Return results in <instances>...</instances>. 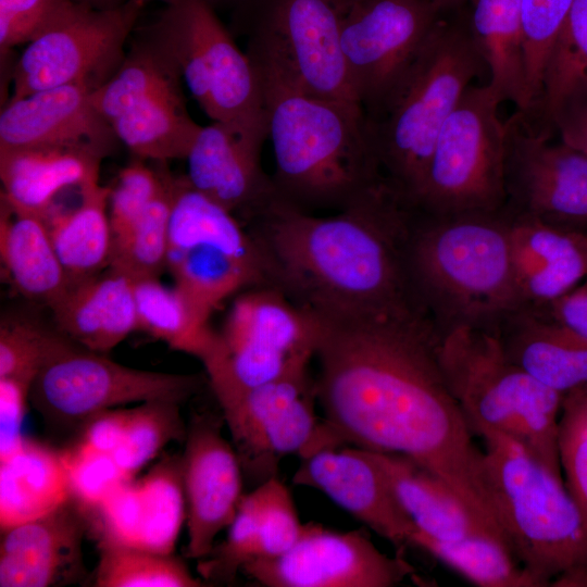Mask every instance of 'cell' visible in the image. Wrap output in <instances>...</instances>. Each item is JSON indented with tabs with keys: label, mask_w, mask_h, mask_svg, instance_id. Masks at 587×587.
<instances>
[{
	"label": "cell",
	"mask_w": 587,
	"mask_h": 587,
	"mask_svg": "<svg viewBox=\"0 0 587 587\" xmlns=\"http://www.w3.org/2000/svg\"><path fill=\"white\" fill-rule=\"evenodd\" d=\"M320 322L315 385L324 419L316 449L351 446L404 455L504 535L486 484L484 451L440 366L436 326L399 316Z\"/></svg>",
	"instance_id": "6da1fadb"
},
{
	"label": "cell",
	"mask_w": 587,
	"mask_h": 587,
	"mask_svg": "<svg viewBox=\"0 0 587 587\" xmlns=\"http://www.w3.org/2000/svg\"><path fill=\"white\" fill-rule=\"evenodd\" d=\"M419 209L387 178L337 214L317 216L277 195L249 217L267 286L326 323L425 317L410 275Z\"/></svg>",
	"instance_id": "7a4b0ae2"
},
{
	"label": "cell",
	"mask_w": 587,
	"mask_h": 587,
	"mask_svg": "<svg viewBox=\"0 0 587 587\" xmlns=\"http://www.w3.org/2000/svg\"><path fill=\"white\" fill-rule=\"evenodd\" d=\"M510 226L503 210L455 215L420 211L409 250L411 282L440 334L458 326L500 329L523 310Z\"/></svg>",
	"instance_id": "3957f363"
},
{
	"label": "cell",
	"mask_w": 587,
	"mask_h": 587,
	"mask_svg": "<svg viewBox=\"0 0 587 587\" xmlns=\"http://www.w3.org/2000/svg\"><path fill=\"white\" fill-rule=\"evenodd\" d=\"M261 83L279 198L307 211H339L386 179L360 104Z\"/></svg>",
	"instance_id": "277c9868"
},
{
	"label": "cell",
	"mask_w": 587,
	"mask_h": 587,
	"mask_svg": "<svg viewBox=\"0 0 587 587\" xmlns=\"http://www.w3.org/2000/svg\"><path fill=\"white\" fill-rule=\"evenodd\" d=\"M479 437L488 492L513 555L539 587H587V516L563 479L515 440Z\"/></svg>",
	"instance_id": "5b68a950"
},
{
	"label": "cell",
	"mask_w": 587,
	"mask_h": 587,
	"mask_svg": "<svg viewBox=\"0 0 587 587\" xmlns=\"http://www.w3.org/2000/svg\"><path fill=\"white\" fill-rule=\"evenodd\" d=\"M484 75L465 5L440 17L384 112L366 121L384 175L413 204L445 121Z\"/></svg>",
	"instance_id": "8992f818"
},
{
	"label": "cell",
	"mask_w": 587,
	"mask_h": 587,
	"mask_svg": "<svg viewBox=\"0 0 587 587\" xmlns=\"http://www.w3.org/2000/svg\"><path fill=\"white\" fill-rule=\"evenodd\" d=\"M438 358L474 435L502 434L563 478L558 425L564 396L508 357L499 329L454 327L441 334Z\"/></svg>",
	"instance_id": "52a82bcc"
},
{
	"label": "cell",
	"mask_w": 587,
	"mask_h": 587,
	"mask_svg": "<svg viewBox=\"0 0 587 587\" xmlns=\"http://www.w3.org/2000/svg\"><path fill=\"white\" fill-rule=\"evenodd\" d=\"M235 15L261 79L360 104L340 46L339 0H246Z\"/></svg>",
	"instance_id": "ba28073f"
},
{
	"label": "cell",
	"mask_w": 587,
	"mask_h": 587,
	"mask_svg": "<svg viewBox=\"0 0 587 587\" xmlns=\"http://www.w3.org/2000/svg\"><path fill=\"white\" fill-rule=\"evenodd\" d=\"M145 32L176 63L190 93L212 121L265 141L267 118L259 74L209 3L179 0L166 5Z\"/></svg>",
	"instance_id": "9c48e42d"
},
{
	"label": "cell",
	"mask_w": 587,
	"mask_h": 587,
	"mask_svg": "<svg viewBox=\"0 0 587 587\" xmlns=\"http://www.w3.org/2000/svg\"><path fill=\"white\" fill-rule=\"evenodd\" d=\"M488 83L472 84L445 121L414 205L429 215L498 212L505 205L504 122Z\"/></svg>",
	"instance_id": "30bf717a"
},
{
	"label": "cell",
	"mask_w": 587,
	"mask_h": 587,
	"mask_svg": "<svg viewBox=\"0 0 587 587\" xmlns=\"http://www.w3.org/2000/svg\"><path fill=\"white\" fill-rule=\"evenodd\" d=\"M321 322L272 286L233 302L218 332L220 350L205 365L217 401L261 384L309 372Z\"/></svg>",
	"instance_id": "8fae6325"
},
{
	"label": "cell",
	"mask_w": 587,
	"mask_h": 587,
	"mask_svg": "<svg viewBox=\"0 0 587 587\" xmlns=\"http://www.w3.org/2000/svg\"><path fill=\"white\" fill-rule=\"evenodd\" d=\"M203 378L125 366L62 334L36 375L29 401L47 423L76 427L104 410L155 400L183 403Z\"/></svg>",
	"instance_id": "7c38bea8"
},
{
	"label": "cell",
	"mask_w": 587,
	"mask_h": 587,
	"mask_svg": "<svg viewBox=\"0 0 587 587\" xmlns=\"http://www.w3.org/2000/svg\"><path fill=\"white\" fill-rule=\"evenodd\" d=\"M444 14L429 0H339L341 51L366 121L384 112Z\"/></svg>",
	"instance_id": "4fadbf2b"
},
{
	"label": "cell",
	"mask_w": 587,
	"mask_h": 587,
	"mask_svg": "<svg viewBox=\"0 0 587 587\" xmlns=\"http://www.w3.org/2000/svg\"><path fill=\"white\" fill-rule=\"evenodd\" d=\"M143 5L126 0L100 10L75 1L27 43L13 67L11 98L71 84L101 86L122 63Z\"/></svg>",
	"instance_id": "5bb4252c"
},
{
	"label": "cell",
	"mask_w": 587,
	"mask_h": 587,
	"mask_svg": "<svg viewBox=\"0 0 587 587\" xmlns=\"http://www.w3.org/2000/svg\"><path fill=\"white\" fill-rule=\"evenodd\" d=\"M534 130L520 111L504 122V212L587 234V154Z\"/></svg>",
	"instance_id": "9a60e30c"
},
{
	"label": "cell",
	"mask_w": 587,
	"mask_h": 587,
	"mask_svg": "<svg viewBox=\"0 0 587 587\" xmlns=\"http://www.w3.org/2000/svg\"><path fill=\"white\" fill-rule=\"evenodd\" d=\"M242 573L267 587H391L415 572L402 557L382 552L360 529L332 530L307 523L297 542Z\"/></svg>",
	"instance_id": "2e32d148"
},
{
	"label": "cell",
	"mask_w": 587,
	"mask_h": 587,
	"mask_svg": "<svg viewBox=\"0 0 587 587\" xmlns=\"http://www.w3.org/2000/svg\"><path fill=\"white\" fill-rule=\"evenodd\" d=\"M315 387L305 372L217 401L247 476L259 484L277 476L279 461L305 440L310 429L308 398Z\"/></svg>",
	"instance_id": "e0dca14e"
},
{
	"label": "cell",
	"mask_w": 587,
	"mask_h": 587,
	"mask_svg": "<svg viewBox=\"0 0 587 587\" xmlns=\"http://www.w3.org/2000/svg\"><path fill=\"white\" fill-rule=\"evenodd\" d=\"M223 415L192 416L182 455L186 501L187 557L202 560L217 535L232 523L242 494V467L222 432Z\"/></svg>",
	"instance_id": "ac0fdd59"
},
{
	"label": "cell",
	"mask_w": 587,
	"mask_h": 587,
	"mask_svg": "<svg viewBox=\"0 0 587 587\" xmlns=\"http://www.w3.org/2000/svg\"><path fill=\"white\" fill-rule=\"evenodd\" d=\"M292 482L322 491L397 548L410 546L416 526L370 450L345 446L315 451L301 458Z\"/></svg>",
	"instance_id": "d6986e66"
},
{
	"label": "cell",
	"mask_w": 587,
	"mask_h": 587,
	"mask_svg": "<svg viewBox=\"0 0 587 587\" xmlns=\"http://www.w3.org/2000/svg\"><path fill=\"white\" fill-rule=\"evenodd\" d=\"M92 90L71 84L11 98L0 113V149L80 147L108 155L120 141Z\"/></svg>",
	"instance_id": "ffe728a7"
},
{
	"label": "cell",
	"mask_w": 587,
	"mask_h": 587,
	"mask_svg": "<svg viewBox=\"0 0 587 587\" xmlns=\"http://www.w3.org/2000/svg\"><path fill=\"white\" fill-rule=\"evenodd\" d=\"M85 516L70 500L59 509L1 532L0 586L50 587L86 575Z\"/></svg>",
	"instance_id": "44dd1931"
},
{
	"label": "cell",
	"mask_w": 587,
	"mask_h": 587,
	"mask_svg": "<svg viewBox=\"0 0 587 587\" xmlns=\"http://www.w3.org/2000/svg\"><path fill=\"white\" fill-rule=\"evenodd\" d=\"M263 143L227 123L201 126L185 158L189 185L230 212L249 216L276 195L261 166Z\"/></svg>",
	"instance_id": "7402d4cb"
},
{
	"label": "cell",
	"mask_w": 587,
	"mask_h": 587,
	"mask_svg": "<svg viewBox=\"0 0 587 587\" xmlns=\"http://www.w3.org/2000/svg\"><path fill=\"white\" fill-rule=\"evenodd\" d=\"M509 217L512 262L523 310L548 305L587 276V234L534 218Z\"/></svg>",
	"instance_id": "603a6c76"
},
{
	"label": "cell",
	"mask_w": 587,
	"mask_h": 587,
	"mask_svg": "<svg viewBox=\"0 0 587 587\" xmlns=\"http://www.w3.org/2000/svg\"><path fill=\"white\" fill-rule=\"evenodd\" d=\"M50 309L60 333L100 353L138 330L134 279L112 266L71 285Z\"/></svg>",
	"instance_id": "cb8c5ba5"
},
{
	"label": "cell",
	"mask_w": 587,
	"mask_h": 587,
	"mask_svg": "<svg viewBox=\"0 0 587 587\" xmlns=\"http://www.w3.org/2000/svg\"><path fill=\"white\" fill-rule=\"evenodd\" d=\"M103 158L80 147L0 149L1 200L43 217L62 191L99 179Z\"/></svg>",
	"instance_id": "d4e9b609"
},
{
	"label": "cell",
	"mask_w": 587,
	"mask_h": 587,
	"mask_svg": "<svg viewBox=\"0 0 587 587\" xmlns=\"http://www.w3.org/2000/svg\"><path fill=\"white\" fill-rule=\"evenodd\" d=\"M371 452L417 530L439 540L490 537L511 550L504 536L476 515L436 474L404 455Z\"/></svg>",
	"instance_id": "484cf974"
},
{
	"label": "cell",
	"mask_w": 587,
	"mask_h": 587,
	"mask_svg": "<svg viewBox=\"0 0 587 587\" xmlns=\"http://www.w3.org/2000/svg\"><path fill=\"white\" fill-rule=\"evenodd\" d=\"M499 332L508 357L544 385L563 396L587 387V338L528 310Z\"/></svg>",
	"instance_id": "4316f807"
},
{
	"label": "cell",
	"mask_w": 587,
	"mask_h": 587,
	"mask_svg": "<svg viewBox=\"0 0 587 587\" xmlns=\"http://www.w3.org/2000/svg\"><path fill=\"white\" fill-rule=\"evenodd\" d=\"M0 258L11 285L51 308L71 286L43 217L1 200Z\"/></svg>",
	"instance_id": "83f0119b"
},
{
	"label": "cell",
	"mask_w": 587,
	"mask_h": 587,
	"mask_svg": "<svg viewBox=\"0 0 587 587\" xmlns=\"http://www.w3.org/2000/svg\"><path fill=\"white\" fill-rule=\"evenodd\" d=\"M71 500L61 450L25 437L0 461L1 532L41 517Z\"/></svg>",
	"instance_id": "f1b7e54d"
},
{
	"label": "cell",
	"mask_w": 587,
	"mask_h": 587,
	"mask_svg": "<svg viewBox=\"0 0 587 587\" xmlns=\"http://www.w3.org/2000/svg\"><path fill=\"white\" fill-rule=\"evenodd\" d=\"M474 42L488 70V85L500 103L529 107L521 22V0H470Z\"/></svg>",
	"instance_id": "f546056e"
},
{
	"label": "cell",
	"mask_w": 587,
	"mask_h": 587,
	"mask_svg": "<svg viewBox=\"0 0 587 587\" xmlns=\"http://www.w3.org/2000/svg\"><path fill=\"white\" fill-rule=\"evenodd\" d=\"M110 190L99 179L89 182L79 189L78 205L64 211L52 208L43 216L71 285L110 266L113 251Z\"/></svg>",
	"instance_id": "4dcf8cb0"
},
{
	"label": "cell",
	"mask_w": 587,
	"mask_h": 587,
	"mask_svg": "<svg viewBox=\"0 0 587 587\" xmlns=\"http://www.w3.org/2000/svg\"><path fill=\"white\" fill-rule=\"evenodd\" d=\"M130 547L172 554L186 520L182 457H167L126 489Z\"/></svg>",
	"instance_id": "1f68e13d"
},
{
	"label": "cell",
	"mask_w": 587,
	"mask_h": 587,
	"mask_svg": "<svg viewBox=\"0 0 587 587\" xmlns=\"http://www.w3.org/2000/svg\"><path fill=\"white\" fill-rule=\"evenodd\" d=\"M138 330L162 340L171 349L199 359L203 365L218 352L220 337L205 315L177 286L159 277L134 279Z\"/></svg>",
	"instance_id": "d6a6232c"
},
{
	"label": "cell",
	"mask_w": 587,
	"mask_h": 587,
	"mask_svg": "<svg viewBox=\"0 0 587 587\" xmlns=\"http://www.w3.org/2000/svg\"><path fill=\"white\" fill-rule=\"evenodd\" d=\"M193 247H212L260 268L266 277L262 252L251 233L234 213L177 177L170 220L168 253ZM267 282V278H266Z\"/></svg>",
	"instance_id": "836d02e7"
},
{
	"label": "cell",
	"mask_w": 587,
	"mask_h": 587,
	"mask_svg": "<svg viewBox=\"0 0 587 587\" xmlns=\"http://www.w3.org/2000/svg\"><path fill=\"white\" fill-rule=\"evenodd\" d=\"M120 142L139 159H185L201 125L189 115L182 89L150 96L111 123Z\"/></svg>",
	"instance_id": "e575fe53"
},
{
	"label": "cell",
	"mask_w": 587,
	"mask_h": 587,
	"mask_svg": "<svg viewBox=\"0 0 587 587\" xmlns=\"http://www.w3.org/2000/svg\"><path fill=\"white\" fill-rule=\"evenodd\" d=\"M182 78L176 63L143 30L114 74L92 90L91 101L111 123L150 96L182 89Z\"/></svg>",
	"instance_id": "d590c367"
},
{
	"label": "cell",
	"mask_w": 587,
	"mask_h": 587,
	"mask_svg": "<svg viewBox=\"0 0 587 587\" xmlns=\"http://www.w3.org/2000/svg\"><path fill=\"white\" fill-rule=\"evenodd\" d=\"M167 268L175 286L208 316L233 294L267 285L260 268L212 247L171 252Z\"/></svg>",
	"instance_id": "8d00e7d4"
},
{
	"label": "cell",
	"mask_w": 587,
	"mask_h": 587,
	"mask_svg": "<svg viewBox=\"0 0 587 587\" xmlns=\"http://www.w3.org/2000/svg\"><path fill=\"white\" fill-rule=\"evenodd\" d=\"M410 546L419 548L483 587H539L502 542L484 536L439 540L415 530Z\"/></svg>",
	"instance_id": "74e56055"
},
{
	"label": "cell",
	"mask_w": 587,
	"mask_h": 587,
	"mask_svg": "<svg viewBox=\"0 0 587 587\" xmlns=\"http://www.w3.org/2000/svg\"><path fill=\"white\" fill-rule=\"evenodd\" d=\"M163 163V179L159 192L120 238L113 241L110 266L124 272L133 279L160 277L167 268L170 248V220L177 177Z\"/></svg>",
	"instance_id": "f35d334b"
},
{
	"label": "cell",
	"mask_w": 587,
	"mask_h": 587,
	"mask_svg": "<svg viewBox=\"0 0 587 587\" xmlns=\"http://www.w3.org/2000/svg\"><path fill=\"white\" fill-rule=\"evenodd\" d=\"M99 562L93 585L97 587H198L186 564L172 554L135 547L99 545Z\"/></svg>",
	"instance_id": "ab89813d"
},
{
	"label": "cell",
	"mask_w": 587,
	"mask_h": 587,
	"mask_svg": "<svg viewBox=\"0 0 587 587\" xmlns=\"http://www.w3.org/2000/svg\"><path fill=\"white\" fill-rule=\"evenodd\" d=\"M180 403L147 401L129 409L127 425L112 458L129 477L134 476L171 441H185L187 427Z\"/></svg>",
	"instance_id": "60d3db41"
},
{
	"label": "cell",
	"mask_w": 587,
	"mask_h": 587,
	"mask_svg": "<svg viewBox=\"0 0 587 587\" xmlns=\"http://www.w3.org/2000/svg\"><path fill=\"white\" fill-rule=\"evenodd\" d=\"M584 83H587V0H573L547 64L541 100L525 120L539 129L554 103Z\"/></svg>",
	"instance_id": "b9f144b4"
},
{
	"label": "cell",
	"mask_w": 587,
	"mask_h": 587,
	"mask_svg": "<svg viewBox=\"0 0 587 587\" xmlns=\"http://www.w3.org/2000/svg\"><path fill=\"white\" fill-rule=\"evenodd\" d=\"M573 0H521V22L529 116L538 107L553 46L563 28Z\"/></svg>",
	"instance_id": "7bdbcfd3"
},
{
	"label": "cell",
	"mask_w": 587,
	"mask_h": 587,
	"mask_svg": "<svg viewBox=\"0 0 587 587\" xmlns=\"http://www.w3.org/2000/svg\"><path fill=\"white\" fill-rule=\"evenodd\" d=\"M263 496L260 485L243 495L223 542L200 560L199 573L208 580H230L258 557Z\"/></svg>",
	"instance_id": "ee69618b"
},
{
	"label": "cell",
	"mask_w": 587,
	"mask_h": 587,
	"mask_svg": "<svg viewBox=\"0 0 587 587\" xmlns=\"http://www.w3.org/2000/svg\"><path fill=\"white\" fill-rule=\"evenodd\" d=\"M558 451L565 486L587 516V391L583 389L563 397Z\"/></svg>",
	"instance_id": "f6af8a7d"
},
{
	"label": "cell",
	"mask_w": 587,
	"mask_h": 587,
	"mask_svg": "<svg viewBox=\"0 0 587 587\" xmlns=\"http://www.w3.org/2000/svg\"><path fill=\"white\" fill-rule=\"evenodd\" d=\"M67 471L71 500L83 514L93 511L121 485L133 479L112 455L91 452L74 445L61 450Z\"/></svg>",
	"instance_id": "bcb514c9"
},
{
	"label": "cell",
	"mask_w": 587,
	"mask_h": 587,
	"mask_svg": "<svg viewBox=\"0 0 587 587\" xmlns=\"http://www.w3.org/2000/svg\"><path fill=\"white\" fill-rule=\"evenodd\" d=\"M62 336L27 320L2 321L0 326V378L33 384Z\"/></svg>",
	"instance_id": "7dc6e473"
},
{
	"label": "cell",
	"mask_w": 587,
	"mask_h": 587,
	"mask_svg": "<svg viewBox=\"0 0 587 587\" xmlns=\"http://www.w3.org/2000/svg\"><path fill=\"white\" fill-rule=\"evenodd\" d=\"M155 168L136 158L122 168L110 190L109 216L113 241L122 237L141 216L160 190L163 163Z\"/></svg>",
	"instance_id": "c3c4849f"
},
{
	"label": "cell",
	"mask_w": 587,
	"mask_h": 587,
	"mask_svg": "<svg viewBox=\"0 0 587 587\" xmlns=\"http://www.w3.org/2000/svg\"><path fill=\"white\" fill-rule=\"evenodd\" d=\"M259 485L263 504L260 545L255 559H272L285 553L297 542L304 524L300 522L290 490L277 476Z\"/></svg>",
	"instance_id": "681fc988"
},
{
	"label": "cell",
	"mask_w": 587,
	"mask_h": 587,
	"mask_svg": "<svg viewBox=\"0 0 587 587\" xmlns=\"http://www.w3.org/2000/svg\"><path fill=\"white\" fill-rule=\"evenodd\" d=\"M74 0H0L1 54L29 42L60 15Z\"/></svg>",
	"instance_id": "f907efd6"
},
{
	"label": "cell",
	"mask_w": 587,
	"mask_h": 587,
	"mask_svg": "<svg viewBox=\"0 0 587 587\" xmlns=\"http://www.w3.org/2000/svg\"><path fill=\"white\" fill-rule=\"evenodd\" d=\"M551 129L561 142L587 154V83L569 90L550 109L539 132Z\"/></svg>",
	"instance_id": "816d5d0a"
},
{
	"label": "cell",
	"mask_w": 587,
	"mask_h": 587,
	"mask_svg": "<svg viewBox=\"0 0 587 587\" xmlns=\"http://www.w3.org/2000/svg\"><path fill=\"white\" fill-rule=\"evenodd\" d=\"M32 385L15 378H0V461L23 442V421Z\"/></svg>",
	"instance_id": "f5cc1de1"
},
{
	"label": "cell",
	"mask_w": 587,
	"mask_h": 587,
	"mask_svg": "<svg viewBox=\"0 0 587 587\" xmlns=\"http://www.w3.org/2000/svg\"><path fill=\"white\" fill-rule=\"evenodd\" d=\"M128 414L129 409L123 408L97 413L80 426L75 444L91 452L112 455L123 438Z\"/></svg>",
	"instance_id": "db71d44e"
},
{
	"label": "cell",
	"mask_w": 587,
	"mask_h": 587,
	"mask_svg": "<svg viewBox=\"0 0 587 587\" xmlns=\"http://www.w3.org/2000/svg\"><path fill=\"white\" fill-rule=\"evenodd\" d=\"M530 311L587 338V283L577 285L548 305Z\"/></svg>",
	"instance_id": "11a10c76"
},
{
	"label": "cell",
	"mask_w": 587,
	"mask_h": 587,
	"mask_svg": "<svg viewBox=\"0 0 587 587\" xmlns=\"http://www.w3.org/2000/svg\"><path fill=\"white\" fill-rule=\"evenodd\" d=\"M441 13L460 10L469 4L470 0H429Z\"/></svg>",
	"instance_id": "9f6ffc18"
},
{
	"label": "cell",
	"mask_w": 587,
	"mask_h": 587,
	"mask_svg": "<svg viewBox=\"0 0 587 587\" xmlns=\"http://www.w3.org/2000/svg\"><path fill=\"white\" fill-rule=\"evenodd\" d=\"M95 9L107 10L123 4L126 0H74Z\"/></svg>",
	"instance_id": "6f0895ef"
},
{
	"label": "cell",
	"mask_w": 587,
	"mask_h": 587,
	"mask_svg": "<svg viewBox=\"0 0 587 587\" xmlns=\"http://www.w3.org/2000/svg\"><path fill=\"white\" fill-rule=\"evenodd\" d=\"M209 3L214 10L223 7L235 5L236 8L240 5L246 0H204Z\"/></svg>",
	"instance_id": "680465c9"
},
{
	"label": "cell",
	"mask_w": 587,
	"mask_h": 587,
	"mask_svg": "<svg viewBox=\"0 0 587 587\" xmlns=\"http://www.w3.org/2000/svg\"><path fill=\"white\" fill-rule=\"evenodd\" d=\"M142 1L145 4L150 2V1H161L163 3H165L166 5H171V4H174L176 2H178L179 0H140Z\"/></svg>",
	"instance_id": "91938a15"
},
{
	"label": "cell",
	"mask_w": 587,
	"mask_h": 587,
	"mask_svg": "<svg viewBox=\"0 0 587 587\" xmlns=\"http://www.w3.org/2000/svg\"><path fill=\"white\" fill-rule=\"evenodd\" d=\"M583 390L587 391V387H586V388H584Z\"/></svg>",
	"instance_id": "94428289"
}]
</instances>
